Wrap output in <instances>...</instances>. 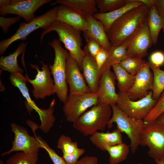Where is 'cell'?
<instances>
[{
  "mask_svg": "<svg viewBox=\"0 0 164 164\" xmlns=\"http://www.w3.org/2000/svg\"><path fill=\"white\" fill-rule=\"evenodd\" d=\"M149 9L143 5L124 13L112 25L106 33L112 46L122 43L147 21Z\"/></svg>",
  "mask_w": 164,
  "mask_h": 164,
  "instance_id": "obj_1",
  "label": "cell"
},
{
  "mask_svg": "<svg viewBox=\"0 0 164 164\" xmlns=\"http://www.w3.org/2000/svg\"><path fill=\"white\" fill-rule=\"evenodd\" d=\"M53 31L56 32L59 40L63 43L70 56L77 62L80 70H82V61L86 54L81 48L82 43L81 31L69 25L56 20L42 32L40 37L41 43L45 35Z\"/></svg>",
  "mask_w": 164,
  "mask_h": 164,
  "instance_id": "obj_2",
  "label": "cell"
},
{
  "mask_svg": "<svg viewBox=\"0 0 164 164\" xmlns=\"http://www.w3.org/2000/svg\"><path fill=\"white\" fill-rule=\"evenodd\" d=\"M111 111L110 105L98 103L82 114L73 123V126L85 136L103 131L110 119Z\"/></svg>",
  "mask_w": 164,
  "mask_h": 164,
  "instance_id": "obj_3",
  "label": "cell"
},
{
  "mask_svg": "<svg viewBox=\"0 0 164 164\" xmlns=\"http://www.w3.org/2000/svg\"><path fill=\"white\" fill-rule=\"evenodd\" d=\"M48 44L53 48L55 53L53 63L49 66L53 77L55 94L60 100L65 104L68 97L66 68L69 52L62 47L60 41L56 39L48 43Z\"/></svg>",
  "mask_w": 164,
  "mask_h": 164,
  "instance_id": "obj_4",
  "label": "cell"
},
{
  "mask_svg": "<svg viewBox=\"0 0 164 164\" xmlns=\"http://www.w3.org/2000/svg\"><path fill=\"white\" fill-rule=\"evenodd\" d=\"M112 111V117L108 121V128L112 127L115 123L117 128L122 133H125L130 140V147L132 153H134L140 144L141 135L145 122L142 120L132 119L120 110L116 104L110 105Z\"/></svg>",
  "mask_w": 164,
  "mask_h": 164,
  "instance_id": "obj_5",
  "label": "cell"
},
{
  "mask_svg": "<svg viewBox=\"0 0 164 164\" xmlns=\"http://www.w3.org/2000/svg\"><path fill=\"white\" fill-rule=\"evenodd\" d=\"M58 6L50 10L44 14L36 17L31 21L21 22L15 32L9 38L0 42V54H3L12 43L18 40H25L33 31L39 29L44 30L56 20Z\"/></svg>",
  "mask_w": 164,
  "mask_h": 164,
  "instance_id": "obj_6",
  "label": "cell"
},
{
  "mask_svg": "<svg viewBox=\"0 0 164 164\" xmlns=\"http://www.w3.org/2000/svg\"><path fill=\"white\" fill-rule=\"evenodd\" d=\"M139 145L147 146L148 154L155 160L164 159V125L155 121L145 122Z\"/></svg>",
  "mask_w": 164,
  "mask_h": 164,
  "instance_id": "obj_7",
  "label": "cell"
},
{
  "mask_svg": "<svg viewBox=\"0 0 164 164\" xmlns=\"http://www.w3.org/2000/svg\"><path fill=\"white\" fill-rule=\"evenodd\" d=\"M118 94L117 107L129 117L136 120H143L157 101L152 98V91L145 97L136 101L131 100L127 92H119Z\"/></svg>",
  "mask_w": 164,
  "mask_h": 164,
  "instance_id": "obj_8",
  "label": "cell"
},
{
  "mask_svg": "<svg viewBox=\"0 0 164 164\" xmlns=\"http://www.w3.org/2000/svg\"><path fill=\"white\" fill-rule=\"evenodd\" d=\"M40 63L42 64L41 70L37 65L30 64L31 68L37 71L34 79H30L26 74L25 77L27 82H29L33 87L32 92L34 98L36 99H43L47 96L55 94V91L54 81L51 77L49 66L42 61H40Z\"/></svg>",
  "mask_w": 164,
  "mask_h": 164,
  "instance_id": "obj_9",
  "label": "cell"
},
{
  "mask_svg": "<svg viewBox=\"0 0 164 164\" xmlns=\"http://www.w3.org/2000/svg\"><path fill=\"white\" fill-rule=\"evenodd\" d=\"M98 102L97 93L69 94L63 107L66 120L73 123L87 109Z\"/></svg>",
  "mask_w": 164,
  "mask_h": 164,
  "instance_id": "obj_10",
  "label": "cell"
},
{
  "mask_svg": "<svg viewBox=\"0 0 164 164\" xmlns=\"http://www.w3.org/2000/svg\"><path fill=\"white\" fill-rule=\"evenodd\" d=\"M11 127L14 134L12 147L9 150L2 153L1 156L19 151L29 154L38 153L39 149L42 147L35 137L29 135L25 128L15 123L11 124Z\"/></svg>",
  "mask_w": 164,
  "mask_h": 164,
  "instance_id": "obj_11",
  "label": "cell"
},
{
  "mask_svg": "<svg viewBox=\"0 0 164 164\" xmlns=\"http://www.w3.org/2000/svg\"><path fill=\"white\" fill-rule=\"evenodd\" d=\"M50 0H12L9 5L0 8V14L2 16L13 14L23 18L28 22L36 17V11L43 5L49 3Z\"/></svg>",
  "mask_w": 164,
  "mask_h": 164,
  "instance_id": "obj_12",
  "label": "cell"
},
{
  "mask_svg": "<svg viewBox=\"0 0 164 164\" xmlns=\"http://www.w3.org/2000/svg\"><path fill=\"white\" fill-rule=\"evenodd\" d=\"M149 62L146 61L142 65L135 76L134 84L127 92L129 98L133 101L141 99L147 96L152 91L153 75L151 70Z\"/></svg>",
  "mask_w": 164,
  "mask_h": 164,
  "instance_id": "obj_13",
  "label": "cell"
},
{
  "mask_svg": "<svg viewBox=\"0 0 164 164\" xmlns=\"http://www.w3.org/2000/svg\"><path fill=\"white\" fill-rule=\"evenodd\" d=\"M147 21L132 35L127 49V56L143 58L152 45Z\"/></svg>",
  "mask_w": 164,
  "mask_h": 164,
  "instance_id": "obj_14",
  "label": "cell"
},
{
  "mask_svg": "<svg viewBox=\"0 0 164 164\" xmlns=\"http://www.w3.org/2000/svg\"><path fill=\"white\" fill-rule=\"evenodd\" d=\"M80 70L77 62L69 53L67 59L66 80L70 88L69 94L91 92Z\"/></svg>",
  "mask_w": 164,
  "mask_h": 164,
  "instance_id": "obj_15",
  "label": "cell"
},
{
  "mask_svg": "<svg viewBox=\"0 0 164 164\" xmlns=\"http://www.w3.org/2000/svg\"><path fill=\"white\" fill-rule=\"evenodd\" d=\"M56 20L83 32L88 29L87 14L78 9L60 5L58 6Z\"/></svg>",
  "mask_w": 164,
  "mask_h": 164,
  "instance_id": "obj_16",
  "label": "cell"
},
{
  "mask_svg": "<svg viewBox=\"0 0 164 164\" xmlns=\"http://www.w3.org/2000/svg\"><path fill=\"white\" fill-rule=\"evenodd\" d=\"M116 80L114 74L110 69L103 71L97 92L98 103L116 104L118 95L115 91Z\"/></svg>",
  "mask_w": 164,
  "mask_h": 164,
  "instance_id": "obj_17",
  "label": "cell"
},
{
  "mask_svg": "<svg viewBox=\"0 0 164 164\" xmlns=\"http://www.w3.org/2000/svg\"><path fill=\"white\" fill-rule=\"evenodd\" d=\"M85 53L82 63L83 74L91 92L97 93L103 72L98 68L94 58Z\"/></svg>",
  "mask_w": 164,
  "mask_h": 164,
  "instance_id": "obj_18",
  "label": "cell"
},
{
  "mask_svg": "<svg viewBox=\"0 0 164 164\" xmlns=\"http://www.w3.org/2000/svg\"><path fill=\"white\" fill-rule=\"evenodd\" d=\"M125 5L113 11L104 13L99 12L94 14V17L103 24L107 33L112 24L128 11L135 7L144 5L140 0H126Z\"/></svg>",
  "mask_w": 164,
  "mask_h": 164,
  "instance_id": "obj_19",
  "label": "cell"
},
{
  "mask_svg": "<svg viewBox=\"0 0 164 164\" xmlns=\"http://www.w3.org/2000/svg\"><path fill=\"white\" fill-rule=\"evenodd\" d=\"M87 17L88 27L86 32H83L84 37L94 39L98 42L102 47L109 50L112 45L103 23L95 18L92 15H87Z\"/></svg>",
  "mask_w": 164,
  "mask_h": 164,
  "instance_id": "obj_20",
  "label": "cell"
},
{
  "mask_svg": "<svg viewBox=\"0 0 164 164\" xmlns=\"http://www.w3.org/2000/svg\"><path fill=\"white\" fill-rule=\"evenodd\" d=\"M122 133L117 128L111 132H97L91 135L90 140L97 148L101 151H105L107 147L123 143Z\"/></svg>",
  "mask_w": 164,
  "mask_h": 164,
  "instance_id": "obj_21",
  "label": "cell"
},
{
  "mask_svg": "<svg viewBox=\"0 0 164 164\" xmlns=\"http://www.w3.org/2000/svg\"><path fill=\"white\" fill-rule=\"evenodd\" d=\"M132 38V36L121 44L112 46L108 50V56L105 63L101 69L102 72L107 69H110L113 65L120 63L127 56V49Z\"/></svg>",
  "mask_w": 164,
  "mask_h": 164,
  "instance_id": "obj_22",
  "label": "cell"
},
{
  "mask_svg": "<svg viewBox=\"0 0 164 164\" xmlns=\"http://www.w3.org/2000/svg\"><path fill=\"white\" fill-rule=\"evenodd\" d=\"M27 44V43L22 42L12 53L6 56H1L0 67L2 70L7 71L11 74L23 73V70L18 65L17 58L19 55L24 52Z\"/></svg>",
  "mask_w": 164,
  "mask_h": 164,
  "instance_id": "obj_23",
  "label": "cell"
},
{
  "mask_svg": "<svg viewBox=\"0 0 164 164\" xmlns=\"http://www.w3.org/2000/svg\"><path fill=\"white\" fill-rule=\"evenodd\" d=\"M147 22L152 44L155 45L159 32L164 27V18L159 15L154 4L149 9Z\"/></svg>",
  "mask_w": 164,
  "mask_h": 164,
  "instance_id": "obj_24",
  "label": "cell"
},
{
  "mask_svg": "<svg viewBox=\"0 0 164 164\" xmlns=\"http://www.w3.org/2000/svg\"><path fill=\"white\" fill-rule=\"evenodd\" d=\"M10 82L12 85L18 88L23 97L26 100L27 108L30 110L34 109L38 113L42 108H39L34 101L32 100L30 95L29 89L26 85V80L25 76L22 74L17 73L10 74L9 76Z\"/></svg>",
  "mask_w": 164,
  "mask_h": 164,
  "instance_id": "obj_25",
  "label": "cell"
},
{
  "mask_svg": "<svg viewBox=\"0 0 164 164\" xmlns=\"http://www.w3.org/2000/svg\"><path fill=\"white\" fill-rule=\"evenodd\" d=\"M56 4L78 9L87 15H93L99 12L96 0H56L51 4Z\"/></svg>",
  "mask_w": 164,
  "mask_h": 164,
  "instance_id": "obj_26",
  "label": "cell"
},
{
  "mask_svg": "<svg viewBox=\"0 0 164 164\" xmlns=\"http://www.w3.org/2000/svg\"><path fill=\"white\" fill-rule=\"evenodd\" d=\"M112 67L117 81L119 92H127L133 85L135 76L129 73L120 63L114 64Z\"/></svg>",
  "mask_w": 164,
  "mask_h": 164,
  "instance_id": "obj_27",
  "label": "cell"
},
{
  "mask_svg": "<svg viewBox=\"0 0 164 164\" xmlns=\"http://www.w3.org/2000/svg\"><path fill=\"white\" fill-rule=\"evenodd\" d=\"M130 145L122 143L107 147L106 150L109 154V164H118L125 160L129 152Z\"/></svg>",
  "mask_w": 164,
  "mask_h": 164,
  "instance_id": "obj_28",
  "label": "cell"
},
{
  "mask_svg": "<svg viewBox=\"0 0 164 164\" xmlns=\"http://www.w3.org/2000/svg\"><path fill=\"white\" fill-rule=\"evenodd\" d=\"M150 67L153 75L152 98L157 100L164 90V70L150 63Z\"/></svg>",
  "mask_w": 164,
  "mask_h": 164,
  "instance_id": "obj_29",
  "label": "cell"
},
{
  "mask_svg": "<svg viewBox=\"0 0 164 164\" xmlns=\"http://www.w3.org/2000/svg\"><path fill=\"white\" fill-rule=\"evenodd\" d=\"M57 147L61 150L63 154H73L80 151L82 149L78 148L77 142H73L70 137L64 134L58 139Z\"/></svg>",
  "mask_w": 164,
  "mask_h": 164,
  "instance_id": "obj_30",
  "label": "cell"
},
{
  "mask_svg": "<svg viewBox=\"0 0 164 164\" xmlns=\"http://www.w3.org/2000/svg\"><path fill=\"white\" fill-rule=\"evenodd\" d=\"M146 61L142 58L128 56L120 63L121 66L131 75L135 76Z\"/></svg>",
  "mask_w": 164,
  "mask_h": 164,
  "instance_id": "obj_31",
  "label": "cell"
},
{
  "mask_svg": "<svg viewBox=\"0 0 164 164\" xmlns=\"http://www.w3.org/2000/svg\"><path fill=\"white\" fill-rule=\"evenodd\" d=\"M38 154H29L17 152L6 161V164H36Z\"/></svg>",
  "mask_w": 164,
  "mask_h": 164,
  "instance_id": "obj_32",
  "label": "cell"
},
{
  "mask_svg": "<svg viewBox=\"0 0 164 164\" xmlns=\"http://www.w3.org/2000/svg\"><path fill=\"white\" fill-rule=\"evenodd\" d=\"M97 8L99 13L109 12L124 6L126 0H96Z\"/></svg>",
  "mask_w": 164,
  "mask_h": 164,
  "instance_id": "obj_33",
  "label": "cell"
},
{
  "mask_svg": "<svg viewBox=\"0 0 164 164\" xmlns=\"http://www.w3.org/2000/svg\"><path fill=\"white\" fill-rule=\"evenodd\" d=\"M164 112V90L157 100L155 106L143 120L145 122L154 121Z\"/></svg>",
  "mask_w": 164,
  "mask_h": 164,
  "instance_id": "obj_34",
  "label": "cell"
},
{
  "mask_svg": "<svg viewBox=\"0 0 164 164\" xmlns=\"http://www.w3.org/2000/svg\"><path fill=\"white\" fill-rule=\"evenodd\" d=\"M35 137L42 147L47 152L49 157L54 164H67L62 157L59 156L52 149L50 148L47 143L39 136H36L35 131H33Z\"/></svg>",
  "mask_w": 164,
  "mask_h": 164,
  "instance_id": "obj_35",
  "label": "cell"
},
{
  "mask_svg": "<svg viewBox=\"0 0 164 164\" xmlns=\"http://www.w3.org/2000/svg\"><path fill=\"white\" fill-rule=\"evenodd\" d=\"M86 41L84 50L94 58L102 47L100 43L94 39L84 37Z\"/></svg>",
  "mask_w": 164,
  "mask_h": 164,
  "instance_id": "obj_36",
  "label": "cell"
},
{
  "mask_svg": "<svg viewBox=\"0 0 164 164\" xmlns=\"http://www.w3.org/2000/svg\"><path fill=\"white\" fill-rule=\"evenodd\" d=\"M21 17L18 16L12 18H5L0 17V26L4 33H6L9 27L13 24L20 21Z\"/></svg>",
  "mask_w": 164,
  "mask_h": 164,
  "instance_id": "obj_37",
  "label": "cell"
},
{
  "mask_svg": "<svg viewBox=\"0 0 164 164\" xmlns=\"http://www.w3.org/2000/svg\"><path fill=\"white\" fill-rule=\"evenodd\" d=\"M149 59L150 64L159 67L164 64V53L161 51L154 52L150 55Z\"/></svg>",
  "mask_w": 164,
  "mask_h": 164,
  "instance_id": "obj_38",
  "label": "cell"
},
{
  "mask_svg": "<svg viewBox=\"0 0 164 164\" xmlns=\"http://www.w3.org/2000/svg\"><path fill=\"white\" fill-rule=\"evenodd\" d=\"M108 56V50L101 47L94 58L98 68L101 70L106 62Z\"/></svg>",
  "mask_w": 164,
  "mask_h": 164,
  "instance_id": "obj_39",
  "label": "cell"
},
{
  "mask_svg": "<svg viewBox=\"0 0 164 164\" xmlns=\"http://www.w3.org/2000/svg\"><path fill=\"white\" fill-rule=\"evenodd\" d=\"M85 152L82 149L80 151L71 154H63L62 157L67 164H75L78 161L79 158Z\"/></svg>",
  "mask_w": 164,
  "mask_h": 164,
  "instance_id": "obj_40",
  "label": "cell"
},
{
  "mask_svg": "<svg viewBox=\"0 0 164 164\" xmlns=\"http://www.w3.org/2000/svg\"><path fill=\"white\" fill-rule=\"evenodd\" d=\"M75 164H98V160L96 156L87 155L78 160Z\"/></svg>",
  "mask_w": 164,
  "mask_h": 164,
  "instance_id": "obj_41",
  "label": "cell"
},
{
  "mask_svg": "<svg viewBox=\"0 0 164 164\" xmlns=\"http://www.w3.org/2000/svg\"><path fill=\"white\" fill-rule=\"evenodd\" d=\"M154 5L159 15L164 18V0H155Z\"/></svg>",
  "mask_w": 164,
  "mask_h": 164,
  "instance_id": "obj_42",
  "label": "cell"
},
{
  "mask_svg": "<svg viewBox=\"0 0 164 164\" xmlns=\"http://www.w3.org/2000/svg\"><path fill=\"white\" fill-rule=\"evenodd\" d=\"M140 1L144 5L150 9L154 4L155 0H140Z\"/></svg>",
  "mask_w": 164,
  "mask_h": 164,
  "instance_id": "obj_43",
  "label": "cell"
},
{
  "mask_svg": "<svg viewBox=\"0 0 164 164\" xmlns=\"http://www.w3.org/2000/svg\"><path fill=\"white\" fill-rule=\"evenodd\" d=\"M12 0H0V7H3L9 5L11 2Z\"/></svg>",
  "mask_w": 164,
  "mask_h": 164,
  "instance_id": "obj_44",
  "label": "cell"
},
{
  "mask_svg": "<svg viewBox=\"0 0 164 164\" xmlns=\"http://www.w3.org/2000/svg\"><path fill=\"white\" fill-rule=\"evenodd\" d=\"M155 121L158 123L164 125V112L161 114Z\"/></svg>",
  "mask_w": 164,
  "mask_h": 164,
  "instance_id": "obj_45",
  "label": "cell"
},
{
  "mask_svg": "<svg viewBox=\"0 0 164 164\" xmlns=\"http://www.w3.org/2000/svg\"><path fill=\"white\" fill-rule=\"evenodd\" d=\"M156 164H164V159L159 160H155Z\"/></svg>",
  "mask_w": 164,
  "mask_h": 164,
  "instance_id": "obj_46",
  "label": "cell"
},
{
  "mask_svg": "<svg viewBox=\"0 0 164 164\" xmlns=\"http://www.w3.org/2000/svg\"><path fill=\"white\" fill-rule=\"evenodd\" d=\"M0 164H3V161L2 160H0Z\"/></svg>",
  "mask_w": 164,
  "mask_h": 164,
  "instance_id": "obj_47",
  "label": "cell"
},
{
  "mask_svg": "<svg viewBox=\"0 0 164 164\" xmlns=\"http://www.w3.org/2000/svg\"><path fill=\"white\" fill-rule=\"evenodd\" d=\"M162 29V30L163 32H164V27H163V28Z\"/></svg>",
  "mask_w": 164,
  "mask_h": 164,
  "instance_id": "obj_48",
  "label": "cell"
}]
</instances>
